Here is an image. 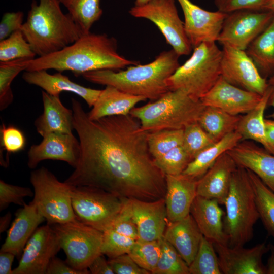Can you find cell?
<instances>
[{
	"label": "cell",
	"mask_w": 274,
	"mask_h": 274,
	"mask_svg": "<svg viewBox=\"0 0 274 274\" xmlns=\"http://www.w3.org/2000/svg\"><path fill=\"white\" fill-rule=\"evenodd\" d=\"M72 109L80 154L66 183L96 187L122 199L165 197V175L156 165L148 148V132L137 119L129 114L92 120L74 98Z\"/></svg>",
	"instance_id": "1"
},
{
	"label": "cell",
	"mask_w": 274,
	"mask_h": 274,
	"mask_svg": "<svg viewBox=\"0 0 274 274\" xmlns=\"http://www.w3.org/2000/svg\"><path fill=\"white\" fill-rule=\"evenodd\" d=\"M138 64L117 52L115 38L105 33L89 32L57 52L33 59L25 71L52 69L81 76L90 71H116Z\"/></svg>",
	"instance_id": "2"
},
{
	"label": "cell",
	"mask_w": 274,
	"mask_h": 274,
	"mask_svg": "<svg viewBox=\"0 0 274 274\" xmlns=\"http://www.w3.org/2000/svg\"><path fill=\"white\" fill-rule=\"evenodd\" d=\"M179 57L172 49L162 52L146 64L133 65L125 70L93 71L81 76L90 82L113 86L153 101L169 91L166 81L179 67Z\"/></svg>",
	"instance_id": "3"
},
{
	"label": "cell",
	"mask_w": 274,
	"mask_h": 274,
	"mask_svg": "<svg viewBox=\"0 0 274 274\" xmlns=\"http://www.w3.org/2000/svg\"><path fill=\"white\" fill-rule=\"evenodd\" d=\"M32 0L21 30L39 57L57 52L83 34L59 0Z\"/></svg>",
	"instance_id": "4"
},
{
	"label": "cell",
	"mask_w": 274,
	"mask_h": 274,
	"mask_svg": "<svg viewBox=\"0 0 274 274\" xmlns=\"http://www.w3.org/2000/svg\"><path fill=\"white\" fill-rule=\"evenodd\" d=\"M205 106L181 90H169L158 99L139 107L129 114L149 132L163 129H184L198 122Z\"/></svg>",
	"instance_id": "5"
},
{
	"label": "cell",
	"mask_w": 274,
	"mask_h": 274,
	"mask_svg": "<svg viewBox=\"0 0 274 274\" xmlns=\"http://www.w3.org/2000/svg\"><path fill=\"white\" fill-rule=\"evenodd\" d=\"M224 204L223 221L229 246H244L253 236V227L259 218L253 188L246 169L237 167L233 173Z\"/></svg>",
	"instance_id": "6"
},
{
	"label": "cell",
	"mask_w": 274,
	"mask_h": 274,
	"mask_svg": "<svg viewBox=\"0 0 274 274\" xmlns=\"http://www.w3.org/2000/svg\"><path fill=\"white\" fill-rule=\"evenodd\" d=\"M222 51L216 42L202 43L166 81L169 90H181L200 99L221 76Z\"/></svg>",
	"instance_id": "7"
},
{
	"label": "cell",
	"mask_w": 274,
	"mask_h": 274,
	"mask_svg": "<svg viewBox=\"0 0 274 274\" xmlns=\"http://www.w3.org/2000/svg\"><path fill=\"white\" fill-rule=\"evenodd\" d=\"M33 199L47 224L63 223L76 219L71 198V185L60 181L49 169L41 167L31 172Z\"/></svg>",
	"instance_id": "8"
},
{
	"label": "cell",
	"mask_w": 274,
	"mask_h": 274,
	"mask_svg": "<svg viewBox=\"0 0 274 274\" xmlns=\"http://www.w3.org/2000/svg\"><path fill=\"white\" fill-rule=\"evenodd\" d=\"M71 198L76 219L102 232L119 215L126 199L96 187L73 185Z\"/></svg>",
	"instance_id": "9"
},
{
	"label": "cell",
	"mask_w": 274,
	"mask_h": 274,
	"mask_svg": "<svg viewBox=\"0 0 274 274\" xmlns=\"http://www.w3.org/2000/svg\"><path fill=\"white\" fill-rule=\"evenodd\" d=\"M50 225L66 255V262L77 270L89 271L90 264L102 254L103 232L77 220Z\"/></svg>",
	"instance_id": "10"
},
{
	"label": "cell",
	"mask_w": 274,
	"mask_h": 274,
	"mask_svg": "<svg viewBox=\"0 0 274 274\" xmlns=\"http://www.w3.org/2000/svg\"><path fill=\"white\" fill-rule=\"evenodd\" d=\"M129 13L136 18L149 20L159 28L166 43L180 56L189 55L192 47L186 35L175 0H152L142 6H134Z\"/></svg>",
	"instance_id": "11"
},
{
	"label": "cell",
	"mask_w": 274,
	"mask_h": 274,
	"mask_svg": "<svg viewBox=\"0 0 274 274\" xmlns=\"http://www.w3.org/2000/svg\"><path fill=\"white\" fill-rule=\"evenodd\" d=\"M273 17L274 12L265 10H241L228 13L217 42L222 46L246 50Z\"/></svg>",
	"instance_id": "12"
},
{
	"label": "cell",
	"mask_w": 274,
	"mask_h": 274,
	"mask_svg": "<svg viewBox=\"0 0 274 274\" xmlns=\"http://www.w3.org/2000/svg\"><path fill=\"white\" fill-rule=\"evenodd\" d=\"M221 76L229 83L262 95L268 86L246 50L223 46Z\"/></svg>",
	"instance_id": "13"
},
{
	"label": "cell",
	"mask_w": 274,
	"mask_h": 274,
	"mask_svg": "<svg viewBox=\"0 0 274 274\" xmlns=\"http://www.w3.org/2000/svg\"><path fill=\"white\" fill-rule=\"evenodd\" d=\"M61 249L50 224L38 227L26 243L12 274H46L49 263Z\"/></svg>",
	"instance_id": "14"
},
{
	"label": "cell",
	"mask_w": 274,
	"mask_h": 274,
	"mask_svg": "<svg viewBox=\"0 0 274 274\" xmlns=\"http://www.w3.org/2000/svg\"><path fill=\"white\" fill-rule=\"evenodd\" d=\"M184 16V28L187 38L194 48L205 42H216L227 14L209 11L190 0H177Z\"/></svg>",
	"instance_id": "15"
},
{
	"label": "cell",
	"mask_w": 274,
	"mask_h": 274,
	"mask_svg": "<svg viewBox=\"0 0 274 274\" xmlns=\"http://www.w3.org/2000/svg\"><path fill=\"white\" fill-rule=\"evenodd\" d=\"M214 245L222 273H266L262 257L269 251V248L265 242L250 248H245L244 246L230 247L217 243H214Z\"/></svg>",
	"instance_id": "16"
},
{
	"label": "cell",
	"mask_w": 274,
	"mask_h": 274,
	"mask_svg": "<svg viewBox=\"0 0 274 274\" xmlns=\"http://www.w3.org/2000/svg\"><path fill=\"white\" fill-rule=\"evenodd\" d=\"M80 154L79 141L73 133L52 132L43 137L39 144L30 147L27 165L29 168L35 169L42 161L51 159L64 161L74 168Z\"/></svg>",
	"instance_id": "17"
},
{
	"label": "cell",
	"mask_w": 274,
	"mask_h": 274,
	"mask_svg": "<svg viewBox=\"0 0 274 274\" xmlns=\"http://www.w3.org/2000/svg\"><path fill=\"white\" fill-rule=\"evenodd\" d=\"M262 95L229 83L221 76L200 99L205 106L219 108L230 114H246L260 101Z\"/></svg>",
	"instance_id": "18"
},
{
	"label": "cell",
	"mask_w": 274,
	"mask_h": 274,
	"mask_svg": "<svg viewBox=\"0 0 274 274\" xmlns=\"http://www.w3.org/2000/svg\"><path fill=\"white\" fill-rule=\"evenodd\" d=\"M128 201L136 226L138 239L149 241L161 239L168 223L165 198L149 201L139 199Z\"/></svg>",
	"instance_id": "19"
},
{
	"label": "cell",
	"mask_w": 274,
	"mask_h": 274,
	"mask_svg": "<svg viewBox=\"0 0 274 274\" xmlns=\"http://www.w3.org/2000/svg\"><path fill=\"white\" fill-rule=\"evenodd\" d=\"M227 153L237 166L253 172L274 191V154L247 140L241 141Z\"/></svg>",
	"instance_id": "20"
},
{
	"label": "cell",
	"mask_w": 274,
	"mask_h": 274,
	"mask_svg": "<svg viewBox=\"0 0 274 274\" xmlns=\"http://www.w3.org/2000/svg\"><path fill=\"white\" fill-rule=\"evenodd\" d=\"M45 220L32 201L26 203L16 212L0 251L11 252L20 259L28 241Z\"/></svg>",
	"instance_id": "21"
},
{
	"label": "cell",
	"mask_w": 274,
	"mask_h": 274,
	"mask_svg": "<svg viewBox=\"0 0 274 274\" xmlns=\"http://www.w3.org/2000/svg\"><path fill=\"white\" fill-rule=\"evenodd\" d=\"M165 196L168 223L180 220L190 214L197 196L198 180L181 174L165 175Z\"/></svg>",
	"instance_id": "22"
},
{
	"label": "cell",
	"mask_w": 274,
	"mask_h": 274,
	"mask_svg": "<svg viewBox=\"0 0 274 274\" xmlns=\"http://www.w3.org/2000/svg\"><path fill=\"white\" fill-rule=\"evenodd\" d=\"M237 165L227 153L222 154L197 181V195L214 199L224 204L231 178Z\"/></svg>",
	"instance_id": "23"
},
{
	"label": "cell",
	"mask_w": 274,
	"mask_h": 274,
	"mask_svg": "<svg viewBox=\"0 0 274 274\" xmlns=\"http://www.w3.org/2000/svg\"><path fill=\"white\" fill-rule=\"evenodd\" d=\"M22 78L27 83L40 87L52 95L59 96L62 92L74 93L82 98L89 107H93L101 91L77 84L60 72L50 74L45 70L25 71Z\"/></svg>",
	"instance_id": "24"
},
{
	"label": "cell",
	"mask_w": 274,
	"mask_h": 274,
	"mask_svg": "<svg viewBox=\"0 0 274 274\" xmlns=\"http://www.w3.org/2000/svg\"><path fill=\"white\" fill-rule=\"evenodd\" d=\"M218 201L197 195L190 209L193 217L203 236L213 243L229 245L224 229V212Z\"/></svg>",
	"instance_id": "25"
},
{
	"label": "cell",
	"mask_w": 274,
	"mask_h": 274,
	"mask_svg": "<svg viewBox=\"0 0 274 274\" xmlns=\"http://www.w3.org/2000/svg\"><path fill=\"white\" fill-rule=\"evenodd\" d=\"M43 112L35 121L38 133L42 137L52 132L72 134L73 111L61 102L59 96L42 91Z\"/></svg>",
	"instance_id": "26"
},
{
	"label": "cell",
	"mask_w": 274,
	"mask_h": 274,
	"mask_svg": "<svg viewBox=\"0 0 274 274\" xmlns=\"http://www.w3.org/2000/svg\"><path fill=\"white\" fill-rule=\"evenodd\" d=\"M202 236L190 214L180 220L168 222L163 235L188 266L197 254Z\"/></svg>",
	"instance_id": "27"
},
{
	"label": "cell",
	"mask_w": 274,
	"mask_h": 274,
	"mask_svg": "<svg viewBox=\"0 0 274 274\" xmlns=\"http://www.w3.org/2000/svg\"><path fill=\"white\" fill-rule=\"evenodd\" d=\"M146 100L143 96L124 92L113 86H106L87 115L92 120L107 116L127 115L137 104Z\"/></svg>",
	"instance_id": "28"
},
{
	"label": "cell",
	"mask_w": 274,
	"mask_h": 274,
	"mask_svg": "<svg viewBox=\"0 0 274 274\" xmlns=\"http://www.w3.org/2000/svg\"><path fill=\"white\" fill-rule=\"evenodd\" d=\"M268 86L258 104L241 118L236 131L242 136V141L253 140L261 144L268 152L274 154V148L267 141L265 134L264 114L268 104L274 87Z\"/></svg>",
	"instance_id": "29"
},
{
	"label": "cell",
	"mask_w": 274,
	"mask_h": 274,
	"mask_svg": "<svg viewBox=\"0 0 274 274\" xmlns=\"http://www.w3.org/2000/svg\"><path fill=\"white\" fill-rule=\"evenodd\" d=\"M241 141L242 136L236 131L227 134L198 153L182 174L199 179L222 154L233 148Z\"/></svg>",
	"instance_id": "30"
},
{
	"label": "cell",
	"mask_w": 274,
	"mask_h": 274,
	"mask_svg": "<svg viewBox=\"0 0 274 274\" xmlns=\"http://www.w3.org/2000/svg\"><path fill=\"white\" fill-rule=\"evenodd\" d=\"M246 51L262 76L274 74V17Z\"/></svg>",
	"instance_id": "31"
},
{
	"label": "cell",
	"mask_w": 274,
	"mask_h": 274,
	"mask_svg": "<svg viewBox=\"0 0 274 274\" xmlns=\"http://www.w3.org/2000/svg\"><path fill=\"white\" fill-rule=\"evenodd\" d=\"M241 118V116L230 114L219 108L206 106L198 123L216 142L236 131Z\"/></svg>",
	"instance_id": "32"
},
{
	"label": "cell",
	"mask_w": 274,
	"mask_h": 274,
	"mask_svg": "<svg viewBox=\"0 0 274 274\" xmlns=\"http://www.w3.org/2000/svg\"><path fill=\"white\" fill-rule=\"evenodd\" d=\"M67 10L76 24L83 34L90 32V29L102 15L101 0H59Z\"/></svg>",
	"instance_id": "33"
},
{
	"label": "cell",
	"mask_w": 274,
	"mask_h": 274,
	"mask_svg": "<svg viewBox=\"0 0 274 274\" xmlns=\"http://www.w3.org/2000/svg\"><path fill=\"white\" fill-rule=\"evenodd\" d=\"M247 170L253 188L259 218L268 232L274 237V191L255 174Z\"/></svg>",
	"instance_id": "34"
},
{
	"label": "cell",
	"mask_w": 274,
	"mask_h": 274,
	"mask_svg": "<svg viewBox=\"0 0 274 274\" xmlns=\"http://www.w3.org/2000/svg\"><path fill=\"white\" fill-rule=\"evenodd\" d=\"M34 58H21L0 62V110L6 109L13 101L11 85L14 78L22 71H26Z\"/></svg>",
	"instance_id": "35"
},
{
	"label": "cell",
	"mask_w": 274,
	"mask_h": 274,
	"mask_svg": "<svg viewBox=\"0 0 274 274\" xmlns=\"http://www.w3.org/2000/svg\"><path fill=\"white\" fill-rule=\"evenodd\" d=\"M189 274H221L214 243L202 236L197 254L189 266Z\"/></svg>",
	"instance_id": "36"
},
{
	"label": "cell",
	"mask_w": 274,
	"mask_h": 274,
	"mask_svg": "<svg viewBox=\"0 0 274 274\" xmlns=\"http://www.w3.org/2000/svg\"><path fill=\"white\" fill-rule=\"evenodd\" d=\"M184 129H163L148 133V146L154 159L182 145Z\"/></svg>",
	"instance_id": "37"
},
{
	"label": "cell",
	"mask_w": 274,
	"mask_h": 274,
	"mask_svg": "<svg viewBox=\"0 0 274 274\" xmlns=\"http://www.w3.org/2000/svg\"><path fill=\"white\" fill-rule=\"evenodd\" d=\"M161 254L153 274H189V266L163 236L160 239Z\"/></svg>",
	"instance_id": "38"
},
{
	"label": "cell",
	"mask_w": 274,
	"mask_h": 274,
	"mask_svg": "<svg viewBox=\"0 0 274 274\" xmlns=\"http://www.w3.org/2000/svg\"><path fill=\"white\" fill-rule=\"evenodd\" d=\"M36 53L21 30L0 41V61L5 62L21 58H35Z\"/></svg>",
	"instance_id": "39"
},
{
	"label": "cell",
	"mask_w": 274,
	"mask_h": 274,
	"mask_svg": "<svg viewBox=\"0 0 274 274\" xmlns=\"http://www.w3.org/2000/svg\"><path fill=\"white\" fill-rule=\"evenodd\" d=\"M160 239L149 241L138 239L128 253L140 267L150 273L154 270L161 254Z\"/></svg>",
	"instance_id": "40"
},
{
	"label": "cell",
	"mask_w": 274,
	"mask_h": 274,
	"mask_svg": "<svg viewBox=\"0 0 274 274\" xmlns=\"http://www.w3.org/2000/svg\"><path fill=\"white\" fill-rule=\"evenodd\" d=\"M192 160L182 145L176 147L162 156L154 159L156 165L165 175L172 176L182 174Z\"/></svg>",
	"instance_id": "41"
},
{
	"label": "cell",
	"mask_w": 274,
	"mask_h": 274,
	"mask_svg": "<svg viewBox=\"0 0 274 274\" xmlns=\"http://www.w3.org/2000/svg\"><path fill=\"white\" fill-rule=\"evenodd\" d=\"M214 143L198 122L184 129L182 146L192 160L201 151Z\"/></svg>",
	"instance_id": "42"
},
{
	"label": "cell",
	"mask_w": 274,
	"mask_h": 274,
	"mask_svg": "<svg viewBox=\"0 0 274 274\" xmlns=\"http://www.w3.org/2000/svg\"><path fill=\"white\" fill-rule=\"evenodd\" d=\"M136 241L109 227L103 232L101 253L109 258L128 253Z\"/></svg>",
	"instance_id": "43"
},
{
	"label": "cell",
	"mask_w": 274,
	"mask_h": 274,
	"mask_svg": "<svg viewBox=\"0 0 274 274\" xmlns=\"http://www.w3.org/2000/svg\"><path fill=\"white\" fill-rule=\"evenodd\" d=\"M33 195V192L28 187L14 185L0 180L1 211L7 209L11 203L23 207L26 204L24 198Z\"/></svg>",
	"instance_id": "44"
},
{
	"label": "cell",
	"mask_w": 274,
	"mask_h": 274,
	"mask_svg": "<svg viewBox=\"0 0 274 274\" xmlns=\"http://www.w3.org/2000/svg\"><path fill=\"white\" fill-rule=\"evenodd\" d=\"M1 146L7 153H16L23 150L26 138L23 132L13 125L3 124L0 128Z\"/></svg>",
	"instance_id": "45"
},
{
	"label": "cell",
	"mask_w": 274,
	"mask_h": 274,
	"mask_svg": "<svg viewBox=\"0 0 274 274\" xmlns=\"http://www.w3.org/2000/svg\"><path fill=\"white\" fill-rule=\"evenodd\" d=\"M268 0H214L217 10L228 14L241 10L262 11Z\"/></svg>",
	"instance_id": "46"
},
{
	"label": "cell",
	"mask_w": 274,
	"mask_h": 274,
	"mask_svg": "<svg viewBox=\"0 0 274 274\" xmlns=\"http://www.w3.org/2000/svg\"><path fill=\"white\" fill-rule=\"evenodd\" d=\"M114 273L116 274H148V271L140 267L127 253L108 260Z\"/></svg>",
	"instance_id": "47"
},
{
	"label": "cell",
	"mask_w": 274,
	"mask_h": 274,
	"mask_svg": "<svg viewBox=\"0 0 274 274\" xmlns=\"http://www.w3.org/2000/svg\"><path fill=\"white\" fill-rule=\"evenodd\" d=\"M23 19L24 13L22 11L5 13L0 23V41L21 30L24 23Z\"/></svg>",
	"instance_id": "48"
},
{
	"label": "cell",
	"mask_w": 274,
	"mask_h": 274,
	"mask_svg": "<svg viewBox=\"0 0 274 274\" xmlns=\"http://www.w3.org/2000/svg\"><path fill=\"white\" fill-rule=\"evenodd\" d=\"M90 271L77 270L66 261L55 256L51 260L47 267L46 274H89Z\"/></svg>",
	"instance_id": "49"
},
{
	"label": "cell",
	"mask_w": 274,
	"mask_h": 274,
	"mask_svg": "<svg viewBox=\"0 0 274 274\" xmlns=\"http://www.w3.org/2000/svg\"><path fill=\"white\" fill-rule=\"evenodd\" d=\"M88 269L92 274H114L108 260H106L104 254L98 256L90 264Z\"/></svg>",
	"instance_id": "50"
},
{
	"label": "cell",
	"mask_w": 274,
	"mask_h": 274,
	"mask_svg": "<svg viewBox=\"0 0 274 274\" xmlns=\"http://www.w3.org/2000/svg\"><path fill=\"white\" fill-rule=\"evenodd\" d=\"M15 257L11 252L0 251V274H12V265Z\"/></svg>",
	"instance_id": "51"
},
{
	"label": "cell",
	"mask_w": 274,
	"mask_h": 274,
	"mask_svg": "<svg viewBox=\"0 0 274 274\" xmlns=\"http://www.w3.org/2000/svg\"><path fill=\"white\" fill-rule=\"evenodd\" d=\"M264 123L266 139L274 148V120L264 119Z\"/></svg>",
	"instance_id": "52"
},
{
	"label": "cell",
	"mask_w": 274,
	"mask_h": 274,
	"mask_svg": "<svg viewBox=\"0 0 274 274\" xmlns=\"http://www.w3.org/2000/svg\"><path fill=\"white\" fill-rule=\"evenodd\" d=\"M269 251L270 252V256L268 259L266 268V273L274 274V245L268 244Z\"/></svg>",
	"instance_id": "53"
},
{
	"label": "cell",
	"mask_w": 274,
	"mask_h": 274,
	"mask_svg": "<svg viewBox=\"0 0 274 274\" xmlns=\"http://www.w3.org/2000/svg\"><path fill=\"white\" fill-rule=\"evenodd\" d=\"M12 218L10 212H8L0 218V232H4L8 228Z\"/></svg>",
	"instance_id": "54"
},
{
	"label": "cell",
	"mask_w": 274,
	"mask_h": 274,
	"mask_svg": "<svg viewBox=\"0 0 274 274\" xmlns=\"http://www.w3.org/2000/svg\"><path fill=\"white\" fill-rule=\"evenodd\" d=\"M268 83L274 87V74L270 77ZM268 104L274 108V89L269 98ZM269 117L274 118V112Z\"/></svg>",
	"instance_id": "55"
},
{
	"label": "cell",
	"mask_w": 274,
	"mask_h": 274,
	"mask_svg": "<svg viewBox=\"0 0 274 274\" xmlns=\"http://www.w3.org/2000/svg\"><path fill=\"white\" fill-rule=\"evenodd\" d=\"M264 10L274 12V0H268Z\"/></svg>",
	"instance_id": "56"
},
{
	"label": "cell",
	"mask_w": 274,
	"mask_h": 274,
	"mask_svg": "<svg viewBox=\"0 0 274 274\" xmlns=\"http://www.w3.org/2000/svg\"><path fill=\"white\" fill-rule=\"evenodd\" d=\"M152 0H135V6H142L145 5Z\"/></svg>",
	"instance_id": "57"
}]
</instances>
